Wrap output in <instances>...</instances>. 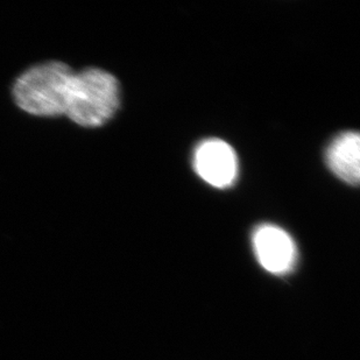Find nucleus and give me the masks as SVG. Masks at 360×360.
<instances>
[{"label":"nucleus","mask_w":360,"mask_h":360,"mask_svg":"<svg viewBox=\"0 0 360 360\" xmlns=\"http://www.w3.org/2000/svg\"><path fill=\"white\" fill-rule=\"evenodd\" d=\"M326 160L333 174L347 184L357 186L360 179V138L358 132H345L333 140Z\"/></svg>","instance_id":"39448f33"},{"label":"nucleus","mask_w":360,"mask_h":360,"mask_svg":"<svg viewBox=\"0 0 360 360\" xmlns=\"http://www.w3.org/2000/svg\"><path fill=\"white\" fill-rule=\"evenodd\" d=\"M120 106V83L98 68L75 74L65 115L83 127H98L109 122Z\"/></svg>","instance_id":"f03ea898"},{"label":"nucleus","mask_w":360,"mask_h":360,"mask_svg":"<svg viewBox=\"0 0 360 360\" xmlns=\"http://www.w3.org/2000/svg\"><path fill=\"white\" fill-rule=\"evenodd\" d=\"M74 76L72 68L62 62H46L32 67L14 83L15 103L33 116L65 115Z\"/></svg>","instance_id":"f257e3e1"},{"label":"nucleus","mask_w":360,"mask_h":360,"mask_svg":"<svg viewBox=\"0 0 360 360\" xmlns=\"http://www.w3.org/2000/svg\"><path fill=\"white\" fill-rule=\"evenodd\" d=\"M253 248L260 265L273 274H285L296 262V246L290 236L274 225H262L253 235Z\"/></svg>","instance_id":"20e7f679"},{"label":"nucleus","mask_w":360,"mask_h":360,"mask_svg":"<svg viewBox=\"0 0 360 360\" xmlns=\"http://www.w3.org/2000/svg\"><path fill=\"white\" fill-rule=\"evenodd\" d=\"M194 166L200 179L216 188L230 187L238 174L235 150L219 139H207L200 143L195 152Z\"/></svg>","instance_id":"7ed1b4c3"}]
</instances>
